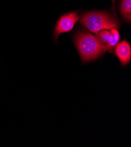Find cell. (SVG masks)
Here are the masks:
<instances>
[{
    "label": "cell",
    "instance_id": "8",
    "mask_svg": "<svg viewBox=\"0 0 131 147\" xmlns=\"http://www.w3.org/2000/svg\"><path fill=\"white\" fill-rule=\"evenodd\" d=\"M112 8H113V9H115V0H112Z\"/></svg>",
    "mask_w": 131,
    "mask_h": 147
},
{
    "label": "cell",
    "instance_id": "4",
    "mask_svg": "<svg viewBox=\"0 0 131 147\" xmlns=\"http://www.w3.org/2000/svg\"><path fill=\"white\" fill-rule=\"evenodd\" d=\"M115 54L122 66L127 65L131 59V47L129 42L125 40L118 43L115 47Z\"/></svg>",
    "mask_w": 131,
    "mask_h": 147
},
{
    "label": "cell",
    "instance_id": "7",
    "mask_svg": "<svg viewBox=\"0 0 131 147\" xmlns=\"http://www.w3.org/2000/svg\"><path fill=\"white\" fill-rule=\"evenodd\" d=\"M96 37L106 47L110 42L111 38V33L108 30H104L96 34Z\"/></svg>",
    "mask_w": 131,
    "mask_h": 147
},
{
    "label": "cell",
    "instance_id": "1",
    "mask_svg": "<svg viewBox=\"0 0 131 147\" xmlns=\"http://www.w3.org/2000/svg\"><path fill=\"white\" fill-rule=\"evenodd\" d=\"M75 45L83 62L96 60L107 51L96 36L85 31H79L74 38Z\"/></svg>",
    "mask_w": 131,
    "mask_h": 147
},
{
    "label": "cell",
    "instance_id": "2",
    "mask_svg": "<svg viewBox=\"0 0 131 147\" xmlns=\"http://www.w3.org/2000/svg\"><path fill=\"white\" fill-rule=\"evenodd\" d=\"M80 22L88 30L98 34L104 30H111L119 26V23L114 17L105 12H88L81 16Z\"/></svg>",
    "mask_w": 131,
    "mask_h": 147
},
{
    "label": "cell",
    "instance_id": "6",
    "mask_svg": "<svg viewBox=\"0 0 131 147\" xmlns=\"http://www.w3.org/2000/svg\"><path fill=\"white\" fill-rule=\"evenodd\" d=\"M110 32L111 33V38L109 43L106 47V48L107 51L111 53L113 52V48H115V46L117 45V43L119 42L120 39V35L118 31L116 28L111 29Z\"/></svg>",
    "mask_w": 131,
    "mask_h": 147
},
{
    "label": "cell",
    "instance_id": "3",
    "mask_svg": "<svg viewBox=\"0 0 131 147\" xmlns=\"http://www.w3.org/2000/svg\"><path fill=\"white\" fill-rule=\"evenodd\" d=\"M79 20L77 12H72L65 14L56 22L54 38L57 41L58 37L61 34L71 31L73 29L75 23Z\"/></svg>",
    "mask_w": 131,
    "mask_h": 147
},
{
    "label": "cell",
    "instance_id": "5",
    "mask_svg": "<svg viewBox=\"0 0 131 147\" xmlns=\"http://www.w3.org/2000/svg\"><path fill=\"white\" fill-rule=\"evenodd\" d=\"M120 11L122 17L128 22L131 20V0H121Z\"/></svg>",
    "mask_w": 131,
    "mask_h": 147
}]
</instances>
